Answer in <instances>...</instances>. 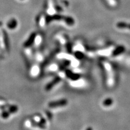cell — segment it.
I'll return each mask as SVG.
<instances>
[{
	"instance_id": "obj_1",
	"label": "cell",
	"mask_w": 130,
	"mask_h": 130,
	"mask_svg": "<svg viewBox=\"0 0 130 130\" xmlns=\"http://www.w3.org/2000/svg\"><path fill=\"white\" fill-rule=\"evenodd\" d=\"M68 100L66 99H60L59 100L52 101L49 102L48 104V107L55 109L57 108L64 107L68 105Z\"/></svg>"
},
{
	"instance_id": "obj_2",
	"label": "cell",
	"mask_w": 130,
	"mask_h": 130,
	"mask_svg": "<svg viewBox=\"0 0 130 130\" xmlns=\"http://www.w3.org/2000/svg\"><path fill=\"white\" fill-rule=\"evenodd\" d=\"M61 76H58L56 77L54 79L52 80L51 82H49L48 84H47L46 86L45 89L47 91H50L53 88L55 87V86L58 85L60 82L61 81Z\"/></svg>"
},
{
	"instance_id": "obj_3",
	"label": "cell",
	"mask_w": 130,
	"mask_h": 130,
	"mask_svg": "<svg viewBox=\"0 0 130 130\" xmlns=\"http://www.w3.org/2000/svg\"><path fill=\"white\" fill-rule=\"evenodd\" d=\"M65 75L73 81H76L80 78V75L78 74V73H73L71 71H66Z\"/></svg>"
},
{
	"instance_id": "obj_4",
	"label": "cell",
	"mask_w": 130,
	"mask_h": 130,
	"mask_svg": "<svg viewBox=\"0 0 130 130\" xmlns=\"http://www.w3.org/2000/svg\"><path fill=\"white\" fill-rule=\"evenodd\" d=\"M125 51V48L123 46H119L116 47L112 52V55L113 56H116L122 54Z\"/></svg>"
},
{
	"instance_id": "obj_5",
	"label": "cell",
	"mask_w": 130,
	"mask_h": 130,
	"mask_svg": "<svg viewBox=\"0 0 130 130\" xmlns=\"http://www.w3.org/2000/svg\"><path fill=\"white\" fill-rule=\"evenodd\" d=\"M17 25H18V22L16 21V20H15V19H11L9 20L7 23V28L11 30H13V29H15L16 27H17Z\"/></svg>"
},
{
	"instance_id": "obj_6",
	"label": "cell",
	"mask_w": 130,
	"mask_h": 130,
	"mask_svg": "<svg viewBox=\"0 0 130 130\" xmlns=\"http://www.w3.org/2000/svg\"><path fill=\"white\" fill-rule=\"evenodd\" d=\"M113 99L111 97H107L105 98L102 101V105L105 107H110L113 104Z\"/></svg>"
},
{
	"instance_id": "obj_7",
	"label": "cell",
	"mask_w": 130,
	"mask_h": 130,
	"mask_svg": "<svg viewBox=\"0 0 130 130\" xmlns=\"http://www.w3.org/2000/svg\"><path fill=\"white\" fill-rule=\"evenodd\" d=\"M18 110H19L18 106L15 105H13L9 106L8 111L9 112V113H11V114H15V113H16V112H18Z\"/></svg>"
},
{
	"instance_id": "obj_8",
	"label": "cell",
	"mask_w": 130,
	"mask_h": 130,
	"mask_svg": "<svg viewBox=\"0 0 130 130\" xmlns=\"http://www.w3.org/2000/svg\"><path fill=\"white\" fill-rule=\"evenodd\" d=\"M11 115V114L9 113L8 111H7V110H3V111L2 112L1 116L3 119L7 120L9 118Z\"/></svg>"
},
{
	"instance_id": "obj_9",
	"label": "cell",
	"mask_w": 130,
	"mask_h": 130,
	"mask_svg": "<svg viewBox=\"0 0 130 130\" xmlns=\"http://www.w3.org/2000/svg\"><path fill=\"white\" fill-rule=\"evenodd\" d=\"M74 55H75V57L78 60H82L85 57V55L84 53L80 51L76 52Z\"/></svg>"
},
{
	"instance_id": "obj_10",
	"label": "cell",
	"mask_w": 130,
	"mask_h": 130,
	"mask_svg": "<svg viewBox=\"0 0 130 130\" xmlns=\"http://www.w3.org/2000/svg\"><path fill=\"white\" fill-rule=\"evenodd\" d=\"M127 26H128V27L130 29V25H125V24H124V23H119V24H118V27L120 28H124L126 27H127Z\"/></svg>"
},
{
	"instance_id": "obj_11",
	"label": "cell",
	"mask_w": 130,
	"mask_h": 130,
	"mask_svg": "<svg viewBox=\"0 0 130 130\" xmlns=\"http://www.w3.org/2000/svg\"><path fill=\"white\" fill-rule=\"evenodd\" d=\"M85 130H93V129L92 127H91V126H89V127L87 128Z\"/></svg>"
},
{
	"instance_id": "obj_12",
	"label": "cell",
	"mask_w": 130,
	"mask_h": 130,
	"mask_svg": "<svg viewBox=\"0 0 130 130\" xmlns=\"http://www.w3.org/2000/svg\"><path fill=\"white\" fill-rule=\"evenodd\" d=\"M21 1H22V0H21Z\"/></svg>"
}]
</instances>
